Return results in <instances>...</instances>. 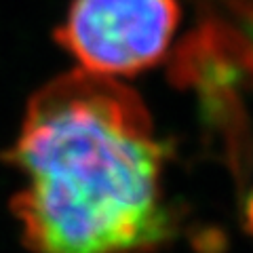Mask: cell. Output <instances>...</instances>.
Masks as SVG:
<instances>
[{"label": "cell", "instance_id": "1", "mask_svg": "<svg viewBox=\"0 0 253 253\" xmlns=\"http://www.w3.org/2000/svg\"><path fill=\"white\" fill-rule=\"evenodd\" d=\"M15 165L17 215L32 253H146L173 232L165 148L116 78L78 70L36 95Z\"/></svg>", "mask_w": 253, "mask_h": 253}, {"label": "cell", "instance_id": "2", "mask_svg": "<svg viewBox=\"0 0 253 253\" xmlns=\"http://www.w3.org/2000/svg\"><path fill=\"white\" fill-rule=\"evenodd\" d=\"M177 21L175 0H72L61 38L81 70L118 78L154 66Z\"/></svg>", "mask_w": 253, "mask_h": 253}, {"label": "cell", "instance_id": "3", "mask_svg": "<svg viewBox=\"0 0 253 253\" xmlns=\"http://www.w3.org/2000/svg\"><path fill=\"white\" fill-rule=\"evenodd\" d=\"M249 219H251V221H253V203H251V205H249Z\"/></svg>", "mask_w": 253, "mask_h": 253}]
</instances>
